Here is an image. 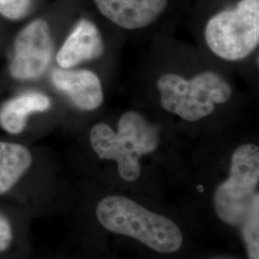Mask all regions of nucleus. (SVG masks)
I'll list each match as a JSON object with an SVG mask.
<instances>
[{
	"mask_svg": "<svg viewBox=\"0 0 259 259\" xmlns=\"http://www.w3.org/2000/svg\"><path fill=\"white\" fill-rule=\"evenodd\" d=\"M157 89L161 107L188 122L209 116L217 105L229 102L232 96L230 83L209 70L190 79L176 73L162 74L157 79Z\"/></svg>",
	"mask_w": 259,
	"mask_h": 259,
	"instance_id": "nucleus-4",
	"label": "nucleus"
},
{
	"mask_svg": "<svg viewBox=\"0 0 259 259\" xmlns=\"http://www.w3.org/2000/svg\"><path fill=\"white\" fill-rule=\"evenodd\" d=\"M34 162L23 144L0 141V205L14 208L16 191Z\"/></svg>",
	"mask_w": 259,
	"mask_h": 259,
	"instance_id": "nucleus-10",
	"label": "nucleus"
},
{
	"mask_svg": "<svg viewBox=\"0 0 259 259\" xmlns=\"http://www.w3.org/2000/svg\"><path fill=\"white\" fill-rule=\"evenodd\" d=\"M259 148L246 143L232 154L229 178L214 192L223 222L240 228L250 259H259Z\"/></svg>",
	"mask_w": 259,
	"mask_h": 259,
	"instance_id": "nucleus-1",
	"label": "nucleus"
},
{
	"mask_svg": "<svg viewBox=\"0 0 259 259\" xmlns=\"http://www.w3.org/2000/svg\"><path fill=\"white\" fill-rule=\"evenodd\" d=\"M53 56L50 27L45 19L31 21L14 41L11 76L19 81L36 80L46 73Z\"/></svg>",
	"mask_w": 259,
	"mask_h": 259,
	"instance_id": "nucleus-6",
	"label": "nucleus"
},
{
	"mask_svg": "<svg viewBox=\"0 0 259 259\" xmlns=\"http://www.w3.org/2000/svg\"><path fill=\"white\" fill-rule=\"evenodd\" d=\"M25 215L0 205V259H18L25 243Z\"/></svg>",
	"mask_w": 259,
	"mask_h": 259,
	"instance_id": "nucleus-12",
	"label": "nucleus"
},
{
	"mask_svg": "<svg viewBox=\"0 0 259 259\" xmlns=\"http://www.w3.org/2000/svg\"><path fill=\"white\" fill-rule=\"evenodd\" d=\"M51 81L57 90L65 93L82 111H95L104 102L101 81L91 70L55 68L51 73Z\"/></svg>",
	"mask_w": 259,
	"mask_h": 259,
	"instance_id": "nucleus-8",
	"label": "nucleus"
},
{
	"mask_svg": "<svg viewBox=\"0 0 259 259\" xmlns=\"http://www.w3.org/2000/svg\"><path fill=\"white\" fill-rule=\"evenodd\" d=\"M105 46L98 27L90 19H80L65 38L56 56L61 68L69 69L84 62L100 58Z\"/></svg>",
	"mask_w": 259,
	"mask_h": 259,
	"instance_id": "nucleus-9",
	"label": "nucleus"
},
{
	"mask_svg": "<svg viewBox=\"0 0 259 259\" xmlns=\"http://www.w3.org/2000/svg\"><path fill=\"white\" fill-rule=\"evenodd\" d=\"M158 140L157 128L134 111L121 115L117 132L106 123H97L90 134L94 153L101 159L115 161L121 178L130 183L140 176V157L155 152Z\"/></svg>",
	"mask_w": 259,
	"mask_h": 259,
	"instance_id": "nucleus-2",
	"label": "nucleus"
},
{
	"mask_svg": "<svg viewBox=\"0 0 259 259\" xmlns=\"http://www.w3.org/2000/svg\"><path fill=\"white\" fill-rule=\"evenodd\" d=\"M51 101L46 94L36 92L20 94L4 103L0 108V126L11 135L21 134L32 113L49 110Z\"/></svg>",
	"mask_w": 259,
	"mask_h": 259,
	"instance_id": "nucleus-11",
	"label": "nucleus"
},
{
	"mask_svg": "<svg viewBox=\"0 0 259 259\" xmlns=\"http://www.w3.org/2000/svg\"><path fill=\"white\" fill-rule=\"evenodd\" d=\"M32 0H0V15L5 19L19 20L30 13Z\"/></svg>",
	"mask_w": 259,
	"mask_h": 259,
	"instance_id": "nucleus-13",
	"label": "nucleus"
},
{
	"mask_svg": "<svg viewBox=\"0 0 259 259\" xmlns=\"http://www.w3.org/2000/svg\"><path fill=\"white\" fill-rule=\"evenodd\" d=\"M204 41L227 62L250 57L259 45V0H235L206 19Z\"/></svg>",
	"mask_w": 259,
	"mask_h": 259,
	"instance_id": "nucleus-5",
	"label": "nucleus"
},
{
	"mask_svg": "<svg viewBox=\"0 0 259 259\" xmlns=\"http://www.w3.org/2000/svg\"><path fill=\"white\" fill-rule=\"evenodd\" d=\"M103 227L114 233L135 238L160 253H173L183 244V234L175 223L122 196H109L96 207Z\"/></svg>",
	"mask_w": 259,
	"mask_h": 259,
	"instance_id": "nucleus-3",
	"label": "nucleus"
},
{
	"mask_svg": "<svg viewBox=\"0 0 259 259\" xmlns=\"http://www.w3.org/2000/svg\"><path fill=\"white\" fill-rule=\"evenodd\" d=\"M103 18L117 27L137 31L150 27L165 14L171 0H93Z\"/></svg>",
	"mask_w": 259,
	"mask_h": 259,
	"instance_id": "nucleus-7",
	"label": "nucleus"
}]
</instances>
